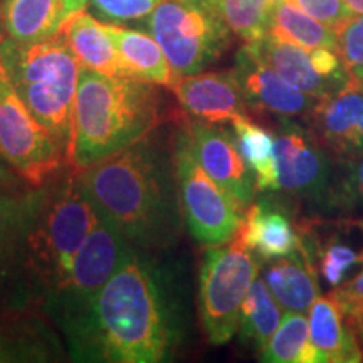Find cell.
I'll use <instances>...</instances> for the list:
<instances>
[{"label": "cell", "instance_id": "cell-40", "mask_svg": "<svg viewBox=\"0 0 363 363\" xmlns=\"http://www.w3.org/2000/svg\"><path fill=\"white\" fill-rule=\"evenodd\" d=\"M271 2V6H274V4H278V2H284V0H269Z\"/></svg>", "mask_w": 363, "mask_h": 363}, {"label": "cell", "instance_id": "cell-41", "mask_svg": "<svg viewBox=\"0 0 363 363\" xmlns=\"http://www.w3.org/2000/svg\"><path fill=\"white\" fill-rule=\"evenodd\" d=\"M358 225H360V229L363 230V220H360V222H358Z\"/></svg>", "mask_w": 363, "mask_h": 363}, {"label": "cell", "instance_id": "cell-38", "mask_svg": "<svg viewBox=\"0 0 363 363\" xmlns=\"http://www.w3.org/2000/svg\"><path fill=\"white\" fill-rule=\"evenodd\" d=\"M347 6L352 9L355 13H362L363 16V0H345Z\"/></svg>", "mask_w": 363, "mask_h": 363}, {"label": "cell", "instance_id": "cell-31", "mask_svg": "<svg viewBox=\"0 0 363 363\" xmlns=\"http://www.w3.org/2000/svg\"><path fill=\"white\" fill-rule=\"evenodd\" d=\"M163 0H89V6L99 17L113 24L142 21Z\"/></svg>", "mask_w": 363, "mask_h": 363}, {"label": "cell", "instance_id": "cell-22", "mask_svg": "<svg viewBox=\"0 0 363 363\" xmlns=\"http://www.w3.org/2000/svg\"><path fill=\"white\" fill-rule=\"evenodd\" d=\"M106 27L135 79L148 81L169 89L174 86L177 74L172 69L162 45L152 34L128 29L113 22H106Z\"/></svg>", "mask_w": 363, "mask_h": 363}, {"label": "cell", "instance_id": "cell-15", "mask_svg": "<svg viewBox=\"0 0 363 363\" xmlns=\"http://www.w3.org/2000/svg\"><path fill=\"white\" fill-rule=\"evenodd\" d=\"M308 128L337 158L363 155V89L350 78L342 91L318 99Z\"/></svg>", "mask_w": 363, "mask_h": 363}, {"label": "cell", "instance_id": "cell-28", "mask_svg": "<svg viewBox=\"0 0 363 363\" xmlns=\"http://www.w3.org/2000/svg\"><path fill=\"white\" fill-rule=\"evenodd\" d=\"M358 208H363V155L335 157V175L326 214L348 216Z\"/></svg>", "mask_w": 363, "mask_h": 363}, {"label": "cell", "instance_id": "cell-10", "mask_svg": "<svg viewBox=\"0 0 363 363\" xmlns=\"http://www.w3.org/2000/svg\"><path fill=\"white\" fill-rule=\"evenodd\" d=\"M0 155L24 184L40 189L67 167L66 150L35 120L0 72Z\"/></svg>", "mask_w": 363, "mask_h": 363}, {"label": "cell", "instance_id": "cell-14", "mask_svg": "<svg viewBox=\"0 0 363 363\" xmlns=\"http://www.w3.org/2000/svg\"><path fill=\"white\" fill-rule=\"evenodd\" d=\"M249 111L276 118H305L311 115L318 98L294 88L244 44L235 54L233 67Z\"/></svg>", "mask_w": 363, "mask_h": 363}, {"label": "cell", "instance_id": "cell-18", "mask_svg": "<svg viewBox=\"0 0 363 363\" xmlns=\"http://www.w3.org/2000/svg\"><path fill=\"white\" fill-rule=\"evenodd\" d=\"M262 279L284 311L306 313L320 296L316 244L305 229V244L289 256L267 261Z\"/></svg>", "mask_w": 363, "mask_h": 363}, {"label": "cell", "instance_id": "cell-19", "mask_svg": "<svg viewBox=\"0 0 363 363\" xmlns=\"http://www.w3.org/2000/svg\"><path fill=\"white\" fill-rule=\"evenodd\" d=\"M59 33L62 34L81 67L106 76L135 79L106 24L99 22L89 12L79 11L67 16L59 27Z\"/></svg>", "mask_w": 363, "mask_h": 363}, {"label": "cell", "instance_id": "cell-9", "mask_svg": "<svg viewBox=\"0 0 363 363\" xmlns=\"http://www.w3.org/2000/svg\"><path fill=\"white\" fill-rule=\"evenodd\" d=\"M180 116L182 111L174 121V155L185 225L203 246L225 244L234 239L244 212L194 157Z\"/></svg>", "mask_w": 363, "mask_h": 363}, {"label": "cell", "instance_id": "cell-35", "mask_svg": "<svg viewBox=\"0 0 363 363\" xmlns=\"http://www.w3.org/2000/svg\"><path fill=\"white\" fill-rule=\"evenodd\" d=\"M19 184H24V182L21 180V177L11 169V165H9V163L2 158V155H0V187Z\"/></svg>", "mask_w": 363, "mask_h": 363}, {"label": "cell", "instance_id": "cell-33", "mask_svg": "<svg viewBox=\"0 0 363 363\" xmlns=\"http://www.w3.org/2000/svg\"><path fill=\"white\" fill-rule=\"evenodd\" d=\"M291 2L310 13L313 19L323 22L333 30L355 16L345 0H291Z\"/></svg>", "mask_w": 363, "mask_h": 363}, {"label": "cell", "instance_id": "cell-12", "mask_svg": "<svg viewBox=\"0 0 363 363\" xmlns=\"http://www.w3.org/2000/svg\"><path fill=\"white\" fill-rule=\"evenodd\" d=\"M274 153L278 165V192L326 214L335 175V157L308 126L294 118H278Z\"/></svg>", "mask_w": 363, "mask_h": 363}, {"label": "cell", "instance_id": "cell-5", "mask_svg": "<svg viewBox=\"0 0 363 363\" xmlns=\"http://www.w3.org/2000/svg\"><path fill=\"white\" fill-rule=\"evenodd\" d=\"M99 217L101 214L81 185L79 174L71 167L44 185V197L29 239V276L40 310L45 299L66 283L76 254Z\"/></svg>", "mask_w": 363, "mask_h": 363}, {"label": "cell", "instance_id": "cell-36", "mask_svg": "<svg viewBox=\"0 0 363 363\" xmlns=\"http://www.w3.org/2000/svg\"><path fill=\"white\" fill-rule=\"evenodd\" d=\"M347 318V323L350 325V328L353 330V333L357 335L358 343H360L362 350H363V310L355 313L352 316H345Z\"/></svg>", "mask_w": 363, "mask_h": 363}, {"label": "cell", "instance_id": "cell-23", "mask_svg": "<svg viewBox=\"0 0 363 363\" xmlns=\"http://www.w3.org/2000/svg\"><path fill=\"white\" fill-rule=\"evenodd\" d=\"M0 6L6 35L19 43L49 39L72 13L66 0H4Z\"/></svg>", "mask_w": 363, "mask_h": 363}, {"label": "cell", "instance_id": "cell-1", "mask_svg": "<svg viewBox=\"0 0 363 363\" xmlns=\"http://www.w3.org/2000/svg\"><path fill=\"white\" fill-rule=\"evenodd\" d=\"M133 247L91 305L59 328L67 355L91 363H160L179 355L190 316L182 264Z\"/></svg>", "mask_w": 363, "mask_h": 363}, {"label": "cell", "instance_id": "cell-20", "mask_svg": "<svg viewBox=\"0 0 363 363\" xmlns=\"http://www.w3.org/2000/svg\"><path fill=\"white\" fill-rule=\"evenodd\" d=\"M310 342L318 363H360L363 350L331 294H320L310 308Z\"/></svg>", "mask_w": 363, "mask_h": 363}, {"label": "cell", "instance_id": "cell-39", "mask_svg": "<svg viewBox=\"0 0 363 363\" xmlns=\"http://www.w3.org/2000/svg\"><path fill=\"white\" fill-rule=\"evenodd\" d=\"M6 35V29H4V19H2V6H0V39Z\"/></svg>", "mask_w": 363, "mask_h": 363}, {"label": "cell", "instance_id": "cell-30", "mask_svg": "<svg viewBox=\"0 0 363 363\" xmlns=\"http://www.w3.org/2000/svg\"><path fill=\"white\" fill-rule=\"evenodd\" d=\"M316 247L318 271L321 272L326 283L333 288L342 283L353 266L363 264V254H358L355 249L338 238L328 239L323 246L316 244Z\"/></svg>", "mask_w": 363, "mask_h": 363}, {"label": "cell", "instance_id": "cell-26", "mask_svg": "<svg viewBox=\"0 0 363 363\" xmlns=\"http://www.w3.org/2000/svg\"><path fill=\"white\" fill-rule=\"evenodd\" d=\"M281 310L283 308L272 296L266 281L257 276L252 281L240 310V337L249 343H254L261 350L283 320Z\"/></svg>", "mask_w": 363, "mask_h": 363}, {"label": "cell", "instance_id": "cell-37", "mask_svg": "<svg viewBox=\"0 0 363 363\" xmlns=\"http://www.w3.org/2000/svg\"><path fill=\"white\" fill-rule=\"evenodd\" d=\"M348 72H350V78H352L353 81H357V83L360 84V88L363 89V66L357 67V69L348 71Z\"/></svg>", "mask_w": 363, "mask_h": 363}, {"label": "cell", "instance_id": "cell-2", "mask_svg": "<svg viewBox=\"0 0 363 363\" xmlns=\"http://www.w3.org/2000/svg\"><path fill=\"white\" fill-rule=\"evenodd\" d=\"M167 125L78 172L81 185L103 217L145 251H170L184 234L174 121L169 133L163 131Z\"/></svg>", "mask_w": 363, "mask_h": 363}, {"label": "cell", "instance_id": "cell-11", "mask_svg": "<svg viewBox=\"0 0 363 363\" xmlns=\"http://www.w3.org/2000/svg\"><path fill=\"white\" fill-rule=\"evenodd\" d=\"M101 214V212H99ZM135 246L106 217H99L76 254L66 283L45 299L43 311L56 330L83 313Z\"/></svg>", "mask_w": 363, "mask_h": 363}, {"label": "cell", "instance_id": "cell-13", "mask_svg": "<svg viewBox=\"0 0 363 363\" xmlns=\"http://www.w3.org/2000/svg\"><path fill=\"white\" fill-rule=\"evenodd\" d=\"M180 123L187 135L190 150L202 169L238 203L240 211H246L257 192L256 182L233 131L225 130L224 125L195 120L184 111Z\"/></svg>", "mask_w": 363, "mask_h": 363}, {"label": "cell", "instance_id": "cell-34", "mask_svg": "<svg viewBox=\"0 0 363 363\" xmlns=\"http://www.w3.org/2000/svg\"><path fill=\"white\" fill-rule=\"evenodd\" d=\"M345 316H352L363 310V272L342 286H335L330 291Z\"/></svg>", "mask_w": 363, "mask_h": 363}, {"label": "cell", "instance_id": "cell-27", "mask_svg": "<svg viewBox=\"0 0 363 363\" xmlns=\"http://www.w3.org/2000/svg\"><path fill=\"white\" fill-rule=\"evenodd\" d=\"M259 352V360L267 363H318L305 313L286 311L278 330Z\"/></svg>", "mask_w": 363, "mask_h": 363}, {"label": "cell", "instance_id": "cell-4", "mask_svg": "<svg viewBox=\"0 0 363 363\" xmlns=\"http://www.w3.org/2000/svg\"><path fill=\"white\" fill-rule=\"evenodd\" d=\"M0 72L35 120L69 152L81 65L61 33L39 43L0 39Z\"/></svg>", "mask_w": 363, "mask_h": 363}, {"label": "cell", "instance_id": "cell-32", "mask_svg": "<svg viewBox=\"0 0 363 363\" xmlns=\"http://www.w3.org/2000/svg\"><path fill=\"white\" fill-rule=\"evenodd\" d=\"M337 51L347 71L363 66V16H353L335 29Z\"/></svg>", "mask_w": 363, "mask_h": 363}, {"label": "cell", "instance_id": "cell-21", "mask_svg": "<svg viewBox=\"0 0 363 363\" xmlns=\"http://www.w3.org/2000/svg\"><path fill=\"white\" fill-rule=\"evenodd\" d=\"M246 44L266 65H269L278 72L281 78H284L294 88L305 91L318 99L337 94L347 86L320 74L311 62L310 49L281 43V40L272 39L269 35Z\"/></svg>", "mask_w": 363, "mask_h": 363}, {"label": "cell", "instance_id": "cell-17", "mask_svg": "<svg viewBox=\"0 0 363 363\" xmlns=\"http://www.w3.org/2000/svg\"><path fill=\"white\" fill-rule=\"evenodd\" d=\"M235 235L262 261L289 256L305 244V227L294 224L289 208L276 201L274 192L244 211Z\"/></svg>", "mask_w": 363, "mask_h": 363}, {"label": "cell", "instance_id": "cell-3", "mask_svg": "<svg viewBox=\"0 0 363 363\" xmlns=\"http://www.w3.org/2000/svg\"><path fill=\"white\" fill-rule=\"evenodd\" d=\"M157 84L81 67L67 167L83 172L177 120Z\"/></svg>", "mask_w": 363, "mask_h": 363}, {"label": "cell", "instance_id": "cell-25", "mask_svg": "<svg viewBox=\"0 0 363 363\" xmlns=\"http://www.w3.org/2000/svg\"><path fill=\"white\" fill-rule=\"evenodd\" d=\"M269 38L305 49L330 48L337 51V34L323 22L313 19L291 0L274 4L269 13Z\"/></svg>", "mask_w": 363, "mask_h": 363}, {"label": "cell", "instance_id": "cell-8", "mask_svg": "<svg viewBox=\"0 0 363 363\" xmlns=\"http://www.w3.org/2000/svg\"><path fill=\"white\" fill-rule=\"evenodd\" d=\"M44 187H0V313L40 310L29 276V239Z\"/></svg>", "mask_w": 363, "mask_h": 363}, {"label": "cell", "instance_id": "cell-6", "mask_svg": "<svg viewBox=\"0 0 363 363\" xmlns=\"http://www.w3.org/2000/svg\"><path fill=\"white\" fill-rule=\"evenodd\" d=\"M143 21L177 78L214 65L233 40L214 0H163Z\"/></svg>", "mask_w": 363, "mask_h": 363}, {"label": "cell", "instance_id": "cell-42", "mask_svg": "<svg viewBox=\"0 0 363 363\" xmlns=\"http://www.w3.org/2000/svg\"><path fill=\"white\" fill-rule=\"evenodd\" d=\"M0 2H4V0H0Z\"/></svg>", "mask_w": 363, "mask_h": 363}, {"label": "cell", "instance_id": "cell-7", "mask_svg": "<svg viewBox=\"0 0 363 363\" xmlns=\"http://www.w3.org/2000/svg\"><path fill=\"white\" fill-rule=\"evenodd\" d=\"M259 274L251 249L234 235L233 240L208 246L199 276V316L203 335L212 345L229 343L239 330L240 310Z\"/></svg>", "mask_w": 363, "mask_h": 363}, {"label": "cell", "instance_id": "cell-24", "mask_svg": "<svg viewBox=\"0 0 363 363\" xmlns=\"http://www.w3.org/2000/svg\"><path fill=\"white\" fill-rule=\"evenodd\" d=\"M230 126L240 153L252 172L257 192H278V165L272 131L252 121L249 115L234 118Z\"/></svg>", "mask_w": 363, "mask_h": 363}, {"label": "cell", "instance_id": "cell-29", "mask_svg": "<svg viewBox=\"0 0 363 363\" xmlns=\"http://www.w3.org/2000/svg\"><path fill=\"white\" fill-rule=\"evenodd\" d=\"M225 24L244 43H254L267 34L269 0H214Z\"/></svg>", "mask_w": 363, "mask_h": 363}, {"label": "cell", "instance_id": "cell-16", "mask_svg": "<svg viewBox=\"0 0 363 363\" xmlns=\"http://www.w3.org/2000/svg\"><path fill=\"white\" fill-rule=\"evenodd\" d=\"M170 89L174 91L180 110L195 120L225 125L234 118L249 115L242 89L233 69L179 76Z\"/></svg>", "mask_w": 363, "mask_h": 363}]
</instances>
